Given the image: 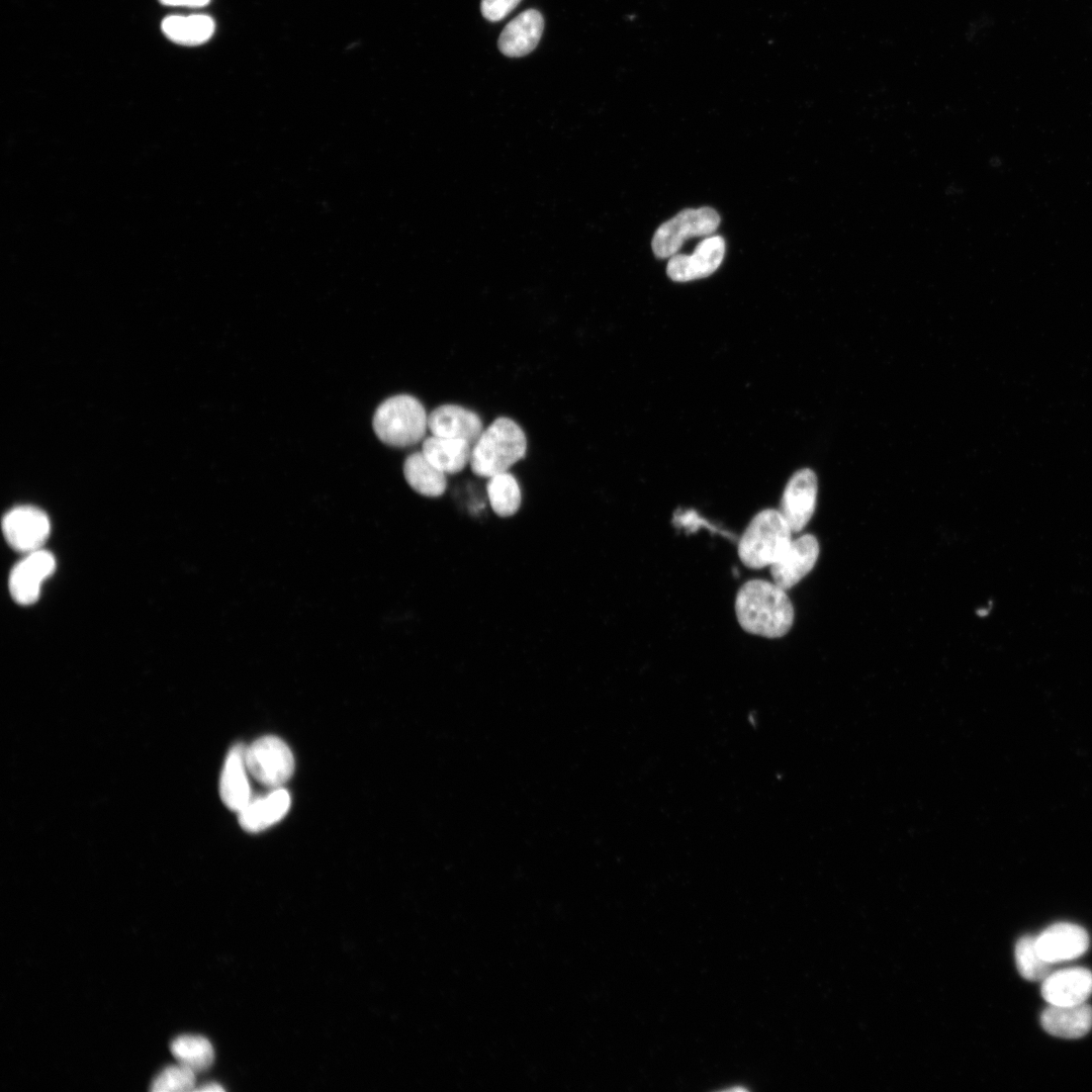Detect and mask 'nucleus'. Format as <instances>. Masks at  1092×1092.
I'll list each match as a JSON object with an SVG mask.
<instances>
[{
    "label": "nucleus",
    "mask_w": 1092,
    "mask_h": 1092,
    "mask_svg": "<svg viewBox=\"0 0 1092 1092\" xmlns=\"http://www.w3.org/2000/svg\"><path fill=\"white\" fill-rule=\"evenodd\" d=\"M735 614L741 628L750 634L780 638L794 623V607L786 592L774 581L750 579L735 597Z\"/></svg>",
    "instance_id": "f257e3e1"
},
{
    "label": "nucleus",
    "mask_w": 1092,
    "mask_h": 1092,
    "mask_svg": "<svg viewBox=\"0 0 1092 1092\" xmlns=\"http://www.w3.org/2000/svg\"><path fill=\"white\" fill-rule=\"evenodd\" d=\"M373 429L379 440L394 447L419 443L428 429V415L415 396L399 394L384 400L375 411Z\"/></svg>",
    "instance_id": "20e7f679"
},
{
    "label": "nucleus",
    "mask_w": 1092,
    "mask_h": 1092,
    "mask_svg": "<svg viewBox=\"0 0 1092 1092\" xmlns=\"http://www.w3.org/2000/svg\"><path fill=\"white\" fill-rule=\"evenodd\" d=\"M1092 994V972L1085 968H1069L1052 972L1043 981L1041 995L1053 1005L1084 1003Z\"/></svg>",
    "instance_id": "ddd939ff"
},
{
    "label": "nucleus",
    "mask_w": 1092,
    "mask_h": 1092,
    "mask_svg": "<svg viewBox=\"0 0 1092 1092\" xmlns=\"http://www.w3.org/2000/svg\"><path fill=\"white\" fill-rule=\"evenodd\" d=\"M719 223L720 216L711 207L684 209L656 230L651 243L652 251L660 259L670 258L679 251L686 240L712 235Z\"/></svg>",
    "instance_id": "39448f33"
},
{
    "label": "nucleus",
    "mask_w": 1092,
    "mask_h": 1092,
    "mask_svg": "<svg viewBox=\"0 0 1092 1092\" xmlns=\"http://www.w3.org/2000/svg\"><path fill=\"white\" fill-rule=\"evenodd\" d=\"M544 28L542 14L528 9L512 19L498 37V49L507 57H523L537 47Z\"/></svg>",
    "instance_id": "2eb2a0df"
},
{
    "label": "nucleus",
    "mask_w": 1092,
    "mask_h": 1092,
    "mask_svg": "<svg viewBox=\"0 0 1092 1092\" xmlns=\"http://www.w3.org/2000/svg\"><path fill=\"white\" fill-rule=\"evenodd\" d=\"M521 0H481L480 10L484 18L498 21L513 11Z\"/></svg>",
    "instance_id": "a878e982"
},
{
    "label": "nucleus",
    "mask_w": 1092,
    "mask_h": 1092,
    "mask_svg": "<svg viewBox=\"0 0 1092 1092\" xmlns=\"http://www.w3.org/2000/svg\"><path fill=\"white\" fill-rule=\"evenodd\" d=\"M472 446L461 439L431 436L422 445V453L437 468L453 474L469 463Z\"/></svg>",
    "instance_id": "6ab92c4d"
},
{
    "label": "nucleus",
    "mask_w": 1092,
    "mask_h": 1092,
    "mask_svg": "<svg viewBox=\"0 0 1092 1092\" xmlns=\"http://www.w3.org/2000/svg\"><path fill=\"white\" fill-rule=\"evenodd\" d=\"M170 1050L179 1064L195 1073L207 1070L214 1061L213 1046L202 1035H179L171 1041Z\"/></svg>",
    "instance_id": "4be33fe9"
},
{
    "label": "nucleus",
    "mask_w": 1092,
    "mask_h": 1092,
    "mask_svg": "<svg viewBox=\"0 0 1092 1092\" xmlns=\"http://www.w3.org/2000/svg\"><path fill=\"white\" fill-rule=\"evenodd\" d=\"M793 531L779 510L764 509L748 523L738 541L737 553L748 568L770 566L787 549Z\"/></svg>",
    "instance_id": "7ed1b4c3"
},
{
    "label": "nucleus",
    "mask_w": 1092,
    "mask_h": 1092,
    "mask_svg": "<svg viewBox=\"0 0 1092 1092\" xmlns=\"http://www.w3.org/2000/svg\"><path fill=\"white\" fill-rule=\"evenodd\" d=\"M1035 944L1041 958L1055 964L1082 956L1089 946V936L1079 925L1060 922L1049 926L1037 935Z\"/></svg>",
    "instance_id": "f8f14e48"
},
{
    "label": "nucleus",
    "mask_w": 1092,
    "mask_h": 1092,
    "mask_svg": "<svg viewBox=\"0 0 1092 1092\" xmlns=\"http://www.w3.org/2000/svg\"><path fill=\"white\" fill-rule=\"evenodd\" d=\"M161 27L170 40L183 46H197L211 37L214 22L203 14L170 15L164 18Z\"/></svg>",
    "instance_id": "aec40b11"
},
{
    "label": "nucleus",
    "mask_w": 1092,
    "mask_h": 1092,
    "mask_svg": "<svg viewBox=\"0 0 1092 1092\" xmlns=\"http://www.w3.org/2000/svg\"><path fill=\"white\" fill-rule=\"evenodd\" d=\"M246 748L235 745L229 752L219 781V794L222 802L231 810L240 812L251 801V790L247 778L245 760Z\"/></svg>",
    "instance_id": "f3484780"
},
{
    "label": "nucleus",
    "mask_w": 1092,
    "mask_h": 1092,
    "mask_svg": "<svg viewBox=\"0 0 1092 1092\" xmlns=\"http://www.w3.org/2000/svg\"><path fill=\"white\" fill-rule=\"evenodd\" d=\"M1040 1023L1052 1035L1079 1038L1092 1028V1007L1085 1002L1075 1005L1050 1004L1040 1015Z\"/></svg>",
    "instance_id": "dca6fc26"
},
{
    "label": "nucleus",
    "mask_w": 1092,
    "mask_h": 1092,
    "mask_svg": "<svg viewBox=\"0 0 1092 1092\" xmlns=\"http://www.w3.org/2000/svg\"><path fill=\"white\" fill-rule=\"evenodd\" d=\"M725 255V241L711 236L701 241L693 254L676 253L666 266L667 276L675 282H687L708 277L721 265Z\"/></svg>",
    "instance_id": "1a4fd4ad"
},
{
    "label": "nucleus",
    "mask_w": 1092,
    "mask_h": 1092,
    "mask_svg": "<svg viewBox=\"0 0 1092 1092\" xmlns=\"http://www.w3.org/2000/svg\"><path fill=\"white\" fill-rule=\"evenodd\" d=\"M403 474L410 486L422 495L437 497L446 490V473L435 467L422 451L405 459Z\"/></svg>",
    "instance_id": "412c9836"
},
{
    "label": "nucleus",
    "mask_w": 1092,
    "mask_h": 1092,
    "mask_svg": "<svg viewBox=\"0 0 1092 1092\" xmlns=\"http://www.w3.org/2000/svg\"><path fill=\"white\" fill-rule=\"evenodd\" d=\"M2 530L13 549L29 553L43 545L51 532V523L41 510L22 506L12 509L4 516Z\"/></svg>",
    "instance_id": "6e6552de"
},
{
    "label": "nucleus",
    "mask_w": 1092,
    "mask_h": 1092,
    "mask_svg": "<svg viewBox=\"0 0 1092 1092\" xmlns=\"http://www.w3.org/2000/svg\"><path fill=\"white\" fill-rule=\"evenodd\" d=\"M820 552L817 538L804 534L791 541L783 554L769 566L772 581L788 590L814 567Z\"/></svg>",
    "instance_id": "9d476101"
},
{
    "label": "nucleus",
    "mask_w": 1092,
    "mask_h": 1092,
    "mask_svg": "<svg viewBox=\"0 0 1092 1092\" xmlns=\"http://www.w3.org/2000/svg\"><path fill=\"white\" fill-rule=\"evenodd\" d=\"M162 4L168 6H186V7H201L210 0H159Z\"/></svg>",
    "instance_id": "bb28decb"
},
{
    "label": "nucleus",
    "mask_w": 1092,
    "mask_h": 1092,
    "mask_svg": "<svg viewBox=\"0 0 1092 1092\" xmlns=\"http://www.w3.org/2000/svg\"><path fill=\"white\" fill-rule=\"evenodd\" d=\"M817 476L810 468H802L788 480L779 511L793 533L801 532L810 522L817 502Z\"/></svg>",
    "instance_id": "0eeeda50"
},
{
    "label": "nucleus",
    "mask_w": 1092,
    "mask_h": 1092,
    "mask_svg": "<svg viewBox=\"0 0 1092 1092\" xmlns=\"http://www.w3.org/2000/svg\"><path fill=\"white\" fill-rule=\"evenodd\" d=\"M290 806V796L283 788H275L269 794L251 799L239 812V822L248 832H259L281 820Z\"/></svg>",
    "instance_id": "a211bd4d"
},
{
    "label": "nucleus",
    "mask_w": 1092,
    "mask_h": 1092,
    "mask_svg": "<svg viewBox=\"0 0 1092 1092\" xmlns=\"http://www.w3.org/2000/svg\"><path fill=\"white\" fill-rule=\"evenodd\" d=\"M486 489L491 509L497 516L511 517L520 509L521 489L517 479L510 472L491 476Z\"/></svg>",
    "instance_id": "5701e85b"
},
{
    "label": "nucleus",
    "mask_w": 1092,
    "mask_h": 1092,
    "mask_svg": "<svg viewBox=\"0 0 1092 1092\" xmlns=\"http://www.w3.org/2000/svg\"><path fill=\"white\" fill-rule=\"evenodd\" d=\"M55 568V557L50 552L38 549L26 553L10 572L9 590L13 600L20 605L33 604L39 597L41 583Z\"/></svg>",
    "instance_id": "9b49d317"
},
{
    "label": "nucleus",
    "mask_w": 1092,
    "mask_h": 1092,
    "mask_svg": "<svg viewBox=\"0 0 1092 1092\" xmlns=\"http://www.w3.org/2000/svg\"><path fill=\"white\" fill-rule=\"evenodd\" d=\"M248 771L261 784L279 788L294 770V758L287 744L276 736H264L245 750Z\"/></svg>",
    "instance_id": "423d86ee"
},
{
    "label": "nucleus",
    "mask_w": 1092,
    "mask_h": 1092,
    "mask_svg": "<svg viewBox=\"0 0 1092 1092\" xmlns=\"http://www.w3.org/2000/svg\"><path fill=\"white\" fill-rule=\"evenodd\" d=\"M193 1091H199V1092H221V1091H224V1088H223V1087H222V1086H221L220 1084H217V1083H207V1084H206V1085H204V1086H201V1087H199V1088H195V1089H194Z\"/></svg>",
    "instance_id": "cd10ccee"
},
{
    "label": "nucleus",
    "mask_w": 1092,
    "mask_h": 1092,
    "mask_svg": "<svg viewBox=\"0 0 1092 1092\" xmlns=\"http://www.w3.org/2000/svg\"><path fill=\"white\" fill-rule=\"evenodd\" d=\"M1015 962L1019 974L1028 981H1043L1052 972V964L1039 954L1035 937L1022 936L1015 945Z\"/></svg>",
    "instance_id": "b1692460"
},
{
    "label": "nucleus",
    "mask_w": 1092,
    "mask_h": 1092,
    "mask_svg": "<svg viewBox=\"0 0 1092 1092\" xmlns=\"http://www.w3.org/2000/svg\"><path fill=\"white\" fill-rule=\"evenodd\" d=\"M195 1072L181 1064L167 1066L152 1081L153 1092H186L195 1089Z\"/></svg>",
    "instance_id": "393cba45"
},
{
    "label": "nucleus",
    "mask_w": 1092,
    "mask_h": 1092,
    "mask_svg": "<svg viewBox=\"0 0 1092 1092\" xmlns=\"http://www.w3.org/2000/svg\"><path fill=\"white\" fill-rule=\"evenodd\" d=\"M526 450L527 439L521 427L509 418H497L472 446L470 468L474 474L490 478L507 472L524 458Z\"/></svg>",
    "instance_id": "f03ea898"
},
{
    "label": "nucleus",
    "mask_w": 1092,
    "mask_h": 1092,
    "mask_svg": "<svg viewBox=\"0 0 1092 1092\" xmlns=\"http://www.w3.org/2000/svg\"><path fill=\"white\" fill-rule=\"evenodd\" d=\"M428 429L434 436L461 439L473 446L483 427L478 415L457 404H443L428 416Z\"/></svg>",
    "instance_id": "4468645a"
}]
</instances>
